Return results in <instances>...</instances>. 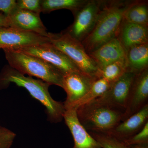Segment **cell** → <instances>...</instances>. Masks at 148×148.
<instances>
[{
	"mask_svg": "<svg viewBox=\"0 0 148 148\" xmlns=\"http://www.w3.org/2000/svg\"><path fill=\"white\" fill-rule=\"evenodd\" d=\"M133 1H104L95 27L82 42L89 53L117 38L125 11Z\"/></svg>",
	"mask_w": 148,
	"mask_h": 148,
	"instance_id": "1",
	"label": "cell"
},
{
	"mask_svg": "<svg viewBox=\"0 0 148 148\" xmlns=\"http://www.w3.org/2000/svg\"><path fill=\"white\" fill-rule=\"evenodd\" d=\"M14 83L25 88L30 95L45 107L49 120L54 123L64 119L65 110L64 103L54 100L49 91L50 85L40 79L26 77L10 66L4 69L0 73V89Z\"/></svg>",
	"mask_w": 148,
	"mask_h": 148,
	"instance_id": "2",
	"label": "cell"
},
{
	"mask_svg": "<svg viewBox=\"0 0 148 148\" xmlns=\"http://www.w3.org/2000/svg\"><path fill=\"white\" fill-rule=\"evenodd\" d=\"M79 121L88 132H108L122 121L124 112L94 99L76 109Z\"/></svg>",
	"mask_w": 148,
	"mask_h": 148,
	"instance_id": "3",
	"label": "cell"
},
{
	"mask_svg": "<svg viewBox=\"0 0 148 148\" xmlns=\"http://www.w3.org/2000/svg\"><path fill=\"white\" fill-rule=\"evenodd\" d=\"M3 50L10 66L20 73L62 87L64 75L54 66L35 56L8 49Z\"/></svg>",
	"mask_w": 148,
	"mask_h": 148,
	"instance_id": "4",
	"label": "cell"
},
{
	"mask_svg": "<svg viewBox=\"0 0 148 148\" xmlns=\"http://www.w3.org/2000/svg\"><path fill=\"white\" fill-rule=\"evenodd\" d=\"M48 38L50 42L67 56L80 71L95 77L98 67L82 43L66 31L57 34L48 32Z\"/></svg>",
	"mask_w": 148,
	"mask_h": 148,
	"instance_id": "5",
	"label": "cell"
},
{
	"mask_svg": "<svg viewBox=\"0 0 148 148\" xmlns=\"http://www.w3.org/2000/svg\"><path fill=\"white\" fill-rule=\"evenodd\" d=\"M104 1L88 0L87 2L74 14L73 23L66 32L82 42L92 32L101 12Z\"/></svg>",
	"mask_w": 148,
	"mask_h": 148,
	"instance_id": "6",
	"label": "cell"
},
{
	"mask_svg": "<svg viewBox=\"0 0 148 148\" xmlns=\"http://www.w3.org/2000/svg\"><path fill=\"white\" fill-rule=\"evenodd\" d=\"M12 50L40 58L57 68L64 75L71 72L80 71L67 56L50 42Z\"/></svg>",
	"mask_w": 148,
	"mask_h": 148,
	"instance_id": "7",
	"label": "cell"
},
{
	"mask_svg": "<svg viewBox=\"0 0 148 148\" xmlns=\"http://www.w3.org/2000/svg\"><path fill=\"white\" fill-rule=\"evenodd\" d=\"M97 78L81 71L71 72L64 75L62 88L67 95L66 101L64 102L66 110L73 108L90 90Z\"/></svg>",
	"mask_w": 148,
	"mask_h": 148,
	"instance_id": "8",
	"label": "cell"
},
{
	"mask_svg": "<svg viewBox=\"0 0 148 148\" xmlns=\"http://www.w3.org/2000/svg\"><path fill=\"white\" fill-rule=\"evenodd\" d=\"M47 37L12 27L0 28V49H16L49 42Z\"/></svg>",
	"mask_w": 148,
	"mask_h": 148,
	"instance_id": "9",
	"label": "cell"
},
{
	"mask_svg": "<svg viewBox=\"0 0 148 148\" xmlns=\"http://www.w3.org/2000/svg\"><path fill=\"white\" fill-rule=\"evenodd\" d=\"M136 73L126 71L113 82L106 92L97 98L99 101L124 112Z\"/></svg>",
	"mask_w": 148,
	"mask_h": 148,
	"instance_id": "10",
	"label": "cell"
},
{
	"mask_svg": "<svg viewBox=\"0 0 148 148\" xmlns=\"http://www.w3.org/2000/svg\"><path fill=\"white\" fill-rule=\"evenodd\" d=\"M148 69L136 74L128 96L122 121L148 104Z\"/></svg>",
	"mask_w": 148,
	"mask_h": 148,
	"instance_id": "11",
	"label": "cell"
},
{
	"mask_svg": "<svg viewBox=\"0 0 148 148\" xmlns=\"http://www.w3.org/2000/svg\"><path fill=\"white\" fill-rule=\"evenodd\" d=\"M88 54L98 69L117 61L126 63V51L118 38L113 39Z\"/></svg>",
	"mask_w": 148,
	"mask_h": 148,
	"instance_id": "12",
	"label": "cell"
},
{
	"mask_svg": "<svg viewBox=\"0 0 148 148\" xmlns=\"http://www.w3.org/2000/svg\"><path fill=\"white\" fill-rule=\"evenodd\" d=\"M40 15V14L16 8L7 16L9 27L48 37V32Z\"/></svg>",
	"mask_w": 148,
	"mask_h": 148,
	"instance_id": "13",
	"label": "cell"
},
{
	"mask_svg": "<svg viewBox=\"0 0 148 148\" xmlns=\"http://www.w3.org/2000/svg\"><path fill=\"white\" fill-rule=\"evenodd\" d=\"M64 119L73 139L71 148H103L79 121L75 109L66 110Z\"/></svg>",
	"mask_w": 148,
	"mask_h": 148,
	"instance_id": "14",
	"label": "cell"
},
{
	"mask_svg": "<svg viewBox=\"0 0 148 148\" xmlns=\"http://www.w3.org/2000/svg\"><path fill=\"white\" fill-rule=\"evenodd\" d=\"M147 122L148 104L108 132L124 141L139 132Z\"/></svg>",
	"mask_w": 148,
	"mask_h": 148,
	"instance_id": "15",
	"label": "cell"
},
{
	"mask_svg": "<svg viewBox=\"0 0 148 148\" xmlns=\"http://www.w3.org/2000/svg\"><path fill=\"white\" fill-rule=\"evenodd\" d=\"M117 38L125 50L148 43V27L123 21Z\"/></svg>",
	"mask_w": 148,
	"mask_h": 148,
	"instance_id": "16",
	"label": "cell"
},
{
	"mask_svg": "<svg viewBox=\"0 0 148 148\" xmlns=\"http://www.w3.org/2000/svg\"><path fill=\"white\" fill-rule=\"evenodd\" d=\"M126 69L136 74L148 69V43L135 46L126 51Z\"/></svg>",
	"mask_w": 148,
	"mask_h": 148,
	"instance_id": "17",
	"label": "cell"
},
{
	"mask_svg": "<svg viewBox=\"0 0 148 148\" xmlns=\"http://www.w3.org/2000/svg\"><path fill=\"white\" fill-rule=\"evenodd\" d=\"M123 21L148 27L147 1H133L125 11Z\"/></svg>",
	"mask_w": 148,
	"mask_h": 148,
	"instance_id": "18",
	"label": "cell"
},
{
	"mask_svg": "<svg viewBox=\"0 0 148 148\" xmlns=\"http://www.w3.org/2000/svg\"><path fill=\"white\" fill-rule=\"evenodd\" d=\"M88 0H42L41 11L47 13L56 10L67 9L75 13L87 2Z\"/></svg>",
	"mask_w": 148,
	"mask_h": 148,
	"instance_id": "19",
	"label": "cell"
},
{
	"mask_svg": "<svg viewBox=\"0 0 148 148\" xmlns=\"http://www.w3.org/2000/svg\"><path fill=\"white\" fill-rule=\"evenodd\" d=\"M127 71L126 63L117 61L98 69L95 74L98 78H103L111 82L118 79Z\"/></svg>",
	"mask_w": 148,
	"mask_h": 148,
	"instance_id": "20",
	"label": "cell"
},
{
	"mask_svg": "<svg viewBox=\"0 0 148 148\" xmlns=\"http://www.w3.org/2000/svg\"><path fill=\"white\" fill-rule=\"evenodd\" d=\"M113 82L103 78H97L87 93L72 109H76L81 106L96 99L107 91Z\"/></svg>",
	"mask_w": 148,
	"mask_h": 148,
	"instance_id": "21",
	"label": "cell"
},
{
	"mask_svg": "<svg viewBox=\"0 0 148 148\" xmlns=\"http://www.w3.org/2000/svg\"><path fill=\"white\" fill-rule=\"evenodd\" d=\"M88 132L103 148H131L123 140L118 139L108 132Z\"/></svg>",
	"mask_w": 148,
	"mask_h": 148,
	"instance_id": "22",
	"label": "cell"
},
{
	"mask_svg": "<svg viewBox=\"0 0 148 148\" xmlns=\"http://www.w3.org/2000/svg\"><path fill=\"white\" fill-rule=\"evenodd\" d=\"M124 141L129 146L148 143V122L139 132Z\"/></svg>",
	"mask_w": 148,
	"mask_h": 148,
	"instance_id": "23",
	"label": "cell"
},
{
	"mask_svg": "<svg viewBox=\"0 0 148 148\" xmlns=\"http://www.w3.org/2000/svg\"><path fill=\"white\" fill-rule=\"evenodd\" d=\"M16 8L40 14L42 12L40 0L16 1Z\"/></svg>",
	"mask_w": 148,
	"mask_h": 148,
	"instance_id": "24",
	"label": "cell"
},
{
	"mask_svg": "<svg viewBox=\"0 0 148 148\" xmlns=\"http://www.w3.org/2000/svg\"><path fill=\"white\" fill-rule=\"evenodd\" d=\"M16 9V1L0 0V11L8 16Z\"/></svg>",
	"mask_w": 148,
	"mask_h": 148,
	"instance_id": "25",
	"label": "cell"
},
{
	"mask_svg": "<svg viewBox=\"0 0 148 148\" xmlns=\"http://www.w3.org/2000/svg\"><path fill=\"white\" fill-rule=\"evenodd\" d=\"M9 27L7 16L0 12V28Z\"/></svg>",
	"mask_w": 148,
	"mask_h": 148,
	"instance_id": "26",
	"label": "cell"
},
{
	"mask_svg": "<svg viewBox=\"0 0 148 148\" xmlns=\"http://www.w3.org/2000/svg\"><path fill=\"white\" fill-rule=\"evenodd\" d=\"M131 148H148V143L130 146Z\"/></svg>",
	"mask_w": 148,
	"mask_h": 148,
	"instance_id": "27",
	"label": "cell"
}]
</instances>
